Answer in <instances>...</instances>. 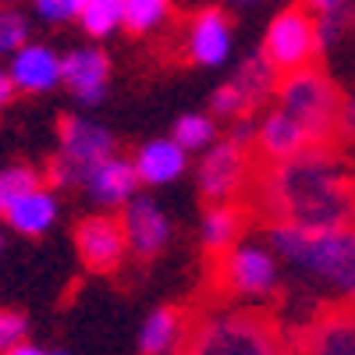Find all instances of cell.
I'll list each match as a JSON object with an SVG mask.
<instances>
[{"label": "cell", "mask_w": 355, "mask_h": 355, "mask_svg": "<svg viewBox=\"0 0 355 355\" xmlns=\"http://www.w3.org/2000/svg\"><path fill=\"white\" fill-rule=\"evenodd\" d=\"M182 150H206L214 139H217V128L210 117H202V114H185V117H178L174 121V135H171Z\"/></svg>", "instance_id": "obj_24"}, {"label": "cell", "mask_w": 355, "mask_h": 355, "mask_svg": "<svg viewBox=\"0 0 355 355\" xmlns=\"http://www.w3.org/2000/svg\"><path fill=\"white\" fill-rule=\"evenodd\" d=\"M355 139V100H345L341 103V146Z\"/></svg>", "instance_id": "obj_30"}, {"label": "cell", "mask_w": 355, "mask_h": 355, "mask_svg": "<svg viewBox=\"0 0 355 355\" xmlns=\"http://www.w3.org/2000/svg\"><path fill=\"white\" fill-rule=\"evenodd\" d=\"M234 85L242 89V96H245V107H249V114L252 110H259L266 100L274 96V85H277V71L270 68V61H266L263 53H249L245 61H242V68L234 71V78H231Z\"/></svg>", "instance_id": "obj_21"}, {"label": "cell", "mask_w": 355, "mask_h": 355, "mask_svg": "<svg viewBox=\"0 0 355 355\" xmlns=\"http://www.w3.org/2000/svg\"><path fill=\"white\" fill-rule=\"evenodd\" d=\"M121 224H125V239H128V249L135 252V259L150 263L157 259L167 242H171V220L160 206L150 199V196H132L125 206H121Z\"/></svg>", "instance_id": "obj_11"}, {"label": "cell", "mask_w": 355, "mask_h": 355, "mask_svg": "<svg viewBox=\"0 0 355 355\" xmlns=\"http://www.w3.org/2000/svg\"><path fill=\"white\" fill-rule=\"evenodd\" d=\"M36 185H40V174L33 167H8V171H0V214H4L21 192L36 189Z\"/></svg>", "instance_id": "obj_25"}, {"label": "cell", "mask_w": 355, "mask_h": 355, "mask_svg": "<svg viewBox=\"0 0 355 355\" xmlns=\"http://www.w3.org/2000/svg\"><path fill=\"white\" fill-rule=\"evenodd\" d=\"M185 53L192 64L220 68L231 53V18L220 8H199L185 21Z\"/></svg>", "instance_id": "obj_12"}, {"label": "cell", "mask_w": 355, "mask_h": 355, "mask_svg": "<svg viewBox=\"0 0 355 355\" xmlns=\"http://www.w3.org/2000/svg\"><path fill=\"white\" fill-rule=\"evenodd\" d=\"M82 189L89 192L96 206L103 210H114V206H125L135 192H139V174H135V164L132 160H121V157H103L100 164H93L82 178Z\"/></svg>", "instance_id": "obj_13"}, {"label": "cell", "mask_w": 355, "mask_h": 355, "mask_svg": "<svg viewBox=\"0 0 355 355\" xmlns=\"http://www.w3.org/2000/svg\"><path fill=\"white\" fill-rule=\"evenodd\" d=\"M320 25H316V11L299 0L284 11L274 15L270 28L263 36V46L259 53L270 61V68L277 75L284 71H295V68H306V64H316L320 57Z\"/></svg>", "instance_id": "obj_7"}, {"label": "cell", "mask_w": 355, "mask_h": 355, "mask_svg": "<svg viewBox=\"0 0 355 355\" xmlns=\"http://www.w3.org/2000/svg\"><path fill=\"white\" fill-rule=\"evenodd\" d=\"M0 217H4L18 234H43L57 220V196H53V189H46L40 182L36 189L21 192Z\"/></svg>", "instance_id": "obj_18"}, {"label": "cell", "mask_w": 355, "mask_h": 355, "mask_svg": "<svg viewBox=\"0 0 355 355\" xmlns=\"http://www.w3.org/2000/svg\"><path fill=\"white\" fill-rule=\"evenodd\" d=\"M252 146H242L234 139H214L202 150V160L196 167V185H199V199L202 206L214 202H242L249 178H252Z\"/></svg>", "instance_id": "obj_8"}, {"label": "cell", "mask_w": 355, "mask_h": 355, "mask_svg": "<svg viewBox=\"0 0 355 355\" xmlns=\"http://www.w3.org/2000/svg\"><path fill=\"white\" fill-rule=\"evenodd\" d=\"M306 146H313L306 128L291 114H284L281 107L263 114L256 121V135H252V157L256 160H284V157L302 153Z\"/></svg>", "instance_id": "obj_14"}, {"label": "cell", "mask_w": 355, "mask_h": 355, "mask_svg": "<svg viewBox=\"0 0 355 355\" xmlns=\"http://www.w3.org/2000/svg\"><path fill=\"white\" fill-rule=\"evenodd\" d=\"M252 224V214L245 202H214L206 206L202 214V252L214 256L227 245H234L249 231Z\"/></svg>", "instance_id": "obj_17"}, {"label": "cell", "mask_w": 355, "mask_h": 355, "mask_svg": "<svg viewBox=\"0 0 355 355\" xmlns=\"http://www.w3.org/2000/svg\"><path fill=\"white\" fill-rule=\"evenodd\" d=\"M206 302H256L274 295L281 284L274 249L252 242H234L214 256H206Z\"/></svg>", "instance_id": "obj_5"}, {"label": "cell", "mask_w": 355, "mask_h": 355, "mask_svg": "<svg viewBox=\"0 0 355 355\" xmlns=\"http://www.w3.org/2000/svg\"><path fill=\"white\" fill-rule=\"evenodd\" d=\"M11 82L18 93H46L61 85V53H53L43 43H21L11 53Z\"/></svg>", "instance_id": "obj_15"}, {"label": "cell", "mask_w": 355, "mask_h": 355, "mask_svg": "<svg viewBox=\"0 0 355 355\" xmlns=\"http://www.w3.org/2000/svg\"><path fill=\"white\" fill-rule=\"evenodd\" d=\"M288 352L316 355H355V306L327 302L309 313L299 327L288 331Z\"/></svg>", "instance_id": "obj_9"}, {"label": "cell", "mask_w": 355, "mask_h": 355, "mask_svg": "<svg viewBox=\"0 0 355 355\" xmlns=\"http://www.w3.org/2000/svg\"><path fill=\"white\" fill-rule=\"evenodd\" d=\"M15 93H18V89H15L11 75H8V71H0V110H4V107L15 100Z\"/></svg>", "instance_id": "obj_32"}, {"label": "cell", "mask_w": 355, "mask_h": 355, "mask_svg": "<svg viewBox=\"0 0 355 355\" xmlns=\"http://www.w3.org/2000/svg\"><path fill=\"white\" fill-rule=\"evenodd\" d=\"M107 78H110V61L100 50H71L68 57H61V82L85 107H96L107 96Z\"/></svg>", "instance_id": "obj_16"}, {"label": "cell", "mask_w": 355, "mask_h": 355, "mask_svg": "<svg viewBox=\"0 0 355 355\" xmlns=\"http://www.w3.org/2000/svg\"><path fill=\"white\" fill-rule=\"evenodd\" d=\"M75 249L93 274H117L128 252L125 224L114 214H89L75 227Z\"/></svg>", "instance_id": "obj_10"}, {"label": "cell", "mask_w": 355, "mask_h": 355, "mask_svg": "<svg viewBox=\"0 0 355 355\" xmlns=\"http://www.w3.org/2000/svg\"><path fill=\"white\" fill-rule=\"evenodd\" d=\"M0 256H4V234H0Z\"/></svg>", "instance_id": "obj_33"}, {"label": "cell", "mask_w": 355, "mask_h": 355, "mask_svg": "<svg viewBox=\"0 0 355 355\" xmlns=\"http://www.w3.org/2000/svg\"><path fill=\"white\" fill-rule=\"evenodd\" d=\"M167 15H171V0H125L121 25L132 36H146V33H157L167 21Z\"/></svg>", "instance_id": "obj_23"}, {"label": "cell", "mask_w": 355, "mask_h": 355, "mask_svg": "<svg viewBox=\"0 0 355 355\" xmlns=\"http://www.w3.org/2000/svg\"><path fill=\"white\" fill-rule=\"evenodd\" d=\"M178 352L206 355H270L288 352V331L274 309L239 306V302H206L185 309V338Z\"/></svg>", "instance_id": "obj_3"}, {"label": "cell", "mask_w": 355, "mask_h": 355, "mask_svg": "<svg viewBox=\"0 0 355 355\" xmlns=\"http://www.w3.org/2000/svg\"><path fill=\"white\" fill-rule=\"evenodd\" d=\"M242 202L256 224H355V164L345 146H306L284 160H256Z\"/></svg>", "instance_id": "obj_1"}, {"label": "cell", "mask_w": 355, "mask_h": 355, "mask_svg": "<svg viewBox=\"0 0 355 355\" xmlns=\"http://www.w3.org/2000/svg\"><path fill=\"white\" fill-rule=\"evenodd\" d=\"M121 15H125V0H85L78 11V21L85 28V36L103 40L114 28H121Z\"/></svg>", "instance_id": "obj_22"}, {"label": "cell", "mask_w": 355, "mask_h": 355, "mask_svg": "<svg viewBox=\"0 0 355 355\" xmlns=\"http://www.w3.org/2000/svg\"><path fill=\"white\" fill-rule=\"evenodd\" d=\"M25 341H28V320L15 309H0V355H15V348Z\"/></svg>", "instance_id": "obj_27"}, {"label": "cell", "mask_w": 355, "mask_h": 355, "mask_svg": "<svg viewBox=\"0 0 355 355\" xmlns=\"http://www.w3.org/2000/svg\"><path fill=\"white\" fill-rule=\"evenodd\" d=\"M316 15H348V0H306Z\"/></svg>", "instance_id": "obj_31"}, {"label": "cell", "mask_w": 355, "mask_h": 355, "mask_svg": "<svg viewBox=\"0 0 355 355\" xmlns=\"http://www.w3.org/2000/svg\"><path fill=\"white\" fill-rule=\"evenodd\" d=\"M277 107L291 114L309 135L313 146H341V89L320 64H306L277 75Z\"/></svg>", "instance_id": "obj_4"}, {"label": "cell", "mask_w": 355, "mask_h": 355, "mask_svg": "<svg viewBox=\"0 0 355 355\" xmlns=\"http://www.w3.org/2000/svg\"><path fill=\"white\" fill-rule=\"evenodd\" d=\"M185 338V309L182 306H160L146 316L142 331H139V348L146 355H164L178 352Z\"/></svg>", "instance_id": "obj_20"}, {"label": "cell", "mask_w": 355, "mask_h": 355, "mask_svg": "<svg viewBox=\"0 0 355 355\" xmlns=\"http://www.w3.org/2000/svg\"><path fill=\"white\" fill-rule=\"evenodd\" d=\"M266 242L274 256L284 259L316 284L331 302L355 306V224L341 227H299V224H266Z\"/></svg>", "instance_id": "obj_2"}, {"label": "cell", "mask_w": 355, "mask_h": 355, "mask_svg": "<svg viewBox=\"0 0 355 355\" xmlns=\"http://www.w3.org/2000/svg\"><path fill=\"white\" fill-rule=\"evenodd\" d=\"M21 43H28V21L15 8H0V57H11Z\"/></svg>", "instance_id": "obj_26"}, {"label": "cell", "mask_w": 355, "mask_h": 355, "mask_svg": "<svg viewBox=\"0 0 355 355\" xmlns=\"http://www.w3.org/2000/svg\"><path fill=\"white\" fill-rule=\"evenodd\" d=\"M185 157H189V150H182L174 139H153V142L142 146L132 164H135L139 182H146V185H167V182H174V178L185 174V167H189Z\"/></svg>", "instance_id": "obj_19"}, {"label": "cell", "mask_w": 355, "mask_h": 355, "mask_svg": "<svg viewBox=\"0 0 355 355\" xmlns=\"http://www.w3.org/2000/svg\"><path fill=\"white\" fill-rule=\"evenodd\" d=\"M57 139H61V146H57V157L46 167V182L53 189L82 185L85 171L114 153L110 132L100 128L96 121H85L78 114H64L61 121H57Z\"/></svg>", "instance_id": "obj_6"}, {"label": "cell", "mask_w": 355, "mask_h": 355, "mask_svg": "<svg viewBox=\"0 0 355 355\" xmlns=\"http://www.w3.org/2000/svg\"><path fill=\"white\" fill-rule=\"evenodd\" d=\"M210 107H214V114H224V117H242V114H249L242 89L234 85V82H224V85L217 89L214 100H210Z\"/></svg>", "instance_id": "obj_28"}, {"label": "cell", "mask_w": 355, "mask_h": 355, "mask_svg": "<svg viewBox=\"0 0 355 355\" xmlns=\"http://www.w3.org/2000/svg\"><path fill=\"white\" fill-rule=\"evenodd\" d=\"M82 4L85 0H33L36 15L46 21H71V18H78Z\"/></svg>", "instance_id": "obj_29"}]
</instances>
